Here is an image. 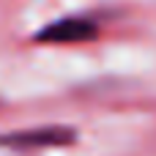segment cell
I'll return each mask as SVG.
<instances>
[{
	"instance_id": "1",
	"label": "cell",
	"mask_w": 156,
	"mask_h": 156,
	"mask_svg": "<svg viewBox=\"0 0 156 156\" xmlns=\"http://www.w3.org/2000/svg\"><path fill=\"white\" fill-rule=\"evenodd\" d=\"M77 143V129L71 126H38V129H16L0 134V148L8 151H41V148H63Z\"/></svg>"
},
{
	"instance_id": "2",
	"label": "cell",
	"mask_w": 156,
	"mask_h": 156,
	"mask_svg": "<svg viewBox=\"0 0 156 156\" xmlns=\"http://www.w3.org/2000/svg\"><path fill=\"white\" fill-rule=\"evenodd\" d=\"M96 36H99V22L93 16L74 14V16H60L49 22L47 27H41L36 33V41L38 44H82Z\"/></svg>"
}]
</instances>
